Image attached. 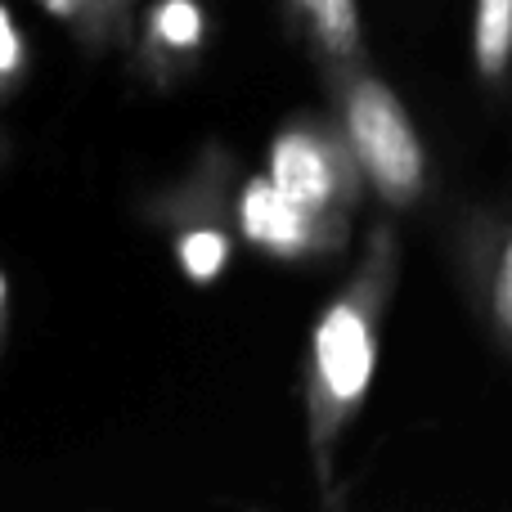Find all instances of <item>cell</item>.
<instances>
[{
	"instance_id": "52a82bcc",
	"label": "cell",
	"mask_w": 512,
	"mask_h": 512,
	"mask_svg": "<svg viewBox=\"0 0 512 512\" xmlns=\"http://www.w3.org/2000/svg\"><path fill=\"white\" fill-rule=\"evenodd\" d=\"M36 5L68 23L86 50H113L135 27V0H36Z\"/></svg>"
},
{
	"instance_id": "6da1fadb",
	"label": "cell",
	"mask_w": 512,
	"mask_h": 512,
	"mask_svg": "<svg viewBox=\"0 0 512 512\" xmlns=\"http://www.w3.org/2000/svg\"><path fill=\"white\" fill-rule=\"evenodd\" d=\"M391 234L373 230L369 256L355 270V279L328 301L310 333V360H306V427H310V454H315L319 481L333 477V450L342 432L355 423L364 396L373 387L378 369V328L391 292Z\"/></svg>"
},
{
	"instance_id": "9c48e42d",
	"label": "cell",
	"mask_w": 512,
	"mask_h": 512,
	"mask_svg": "<svg viewBox=\"0 0 512 512\" xmlns=\"http://www.w3.org/2000/svg\"><path fill=\"white\" fill-rule=\"evenodd\" d=\"M230 252H234V239L212 221L189 225V230H180V239H176L180 270H185V279L198 283V288H207V283L221 279L225 265H230Z\"/></svg>"
},
{
	"instance_id": "7a4b0ae2",
	"label": "cell",
	"mask_w": 512,
	"mask_h": 512,
	"mask_svg": "<svg viewBox=\"0 0 512 512\" xmlns=\"http://www.w3.org/2000/svg\"><path fill=\"white\" fill-rule=\"evenodd\" d=\"M328 81H333L337 99V126H342L364 180L378 189L382 203H414L427 180V149L400 95L382 77H373L364 63L333 68Z\"/></svg>"
},
{
	"instance_id": "7c38bea8",
	"label": "cell",
	"mask_w": 512,
	"mask_h": 512,
	"mask_svg": "<svg viewBox=\"0 0 512 512\" xmlns=\"http://www.w3.org/2000/svg\"><path fill=\"white\" fill-rule=\"evenodd\" d=\"M0 324H5V274H0Z\"/></svg>"
},
{
	"instance_id": "8fae6325",
	"label": "cell",
	"mask_w": 512,
	"mask_h": 512,
	"mask_svg": "<svg viewBox=\"0 0 512 512\" xmlns=\"http://www.w3.org/2000/svg\"><path fill=\"white\" fill-rule=\"evenodd\" d=\"M495 324L512 337V234L499 248V265H495Z\"/></svg>"
},
{
	"instance_id": "3957f363",
	"label": "cell",
	"mask_w": 512,
	"mask_h": 512,
	"mask_svg": "<svg viewBox=\"0 0 512 512\" xmlns=\"http://www.w3.org/2000/svg\"><path fill=\"white\" fill-rule=\"evenodd\" d=\"M270 167L265 176L283 189L288 198H297L301 207L319 216L346 221L355 203H360V162H355L351 144H346L342 126L328 122H288L279 135L270 140Z\"/></svg>"
},
{
	"instance_id": "277c9868",
	"label": "cell",
	"mask_w": 512,
	"mask_h": 512,
	"mask_svg": "<svg viewBox=\"0 0 512 512\" xmlns=\"http://www.w3.org/2000/svg\"><path fill=\"white\" fill-rule=\"evenodd\" d=\"M239 230L252 248L279 256V261H301V256H319L342 248L346 221L319 216L310 207H301L297 198H288L270 176H252L239 189Z\"/></svg>"
},
{
	"instance_id": "30bf717a",
	"label": "cell",
	"mask_w": 512,
	"mask_h": 512,
	"mask_svg": "<svg viewBox=\"0 0 512 512\" xmlns=\"http://www.w3.org/2000/svg\"><path fill=\"white\" fill-rule=\"evenodd\" d=\"M23 72H27V41L18 32L9 5H0V95L14 90L23 81Z\"/></svg>"
},
{
	"instance_id": "8992f818",
	"label": "cell",
	"mask_w": 512,
	"mask_h": 512,
	"mask_svg": "<svg viewBox=\"0 0 512 512\" xmlns=\"http://www.w3.org/2000/svg\"><path fill=\"white\" fill-rule=\"evenodd\" d=\"M207 45V9L198 0H153L140 27V63L167 77L180 59H198Z\"/></svg>"
},
{
	"instance_id": "ba28073f",
	"label": "cell",
	"mask_w": 512,
	"mask_h": 512,
	"mask_svg": "<svg viewBox=\"0 0 512 512\" xmlns=\"http://www.w3.org/2000/svg\"><path fill=\"white\" fill-rule=\"evenodd\" d=\"M472 63L486 81H499L512 63V0L472 5Z\"/></svg>"
},
{
	"instance_id": "5b68a950",
	"label": "cell",
	"mask_w": 512,
	"mask_h": 512,
	"mask_svg": "<svg viewBox=\"0 0 512 512\" xmlns=\"http://www.w3.org/2000/svg\"><path fill=\"white\" fill-rule=\"evenodd\" d=\"M288 18L301 27L324 72L364 63V23L360 0H283Z\"/></svg>"
}]
</instances>
